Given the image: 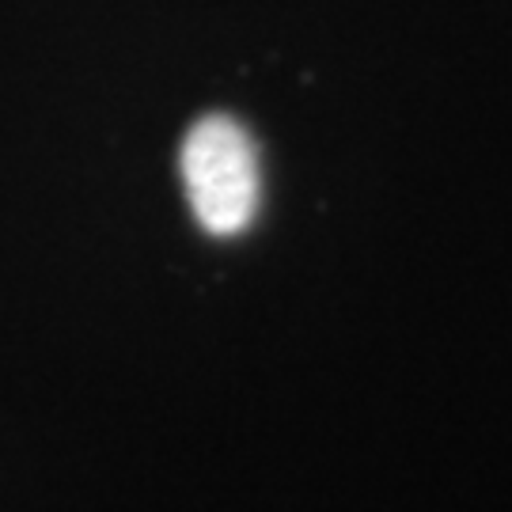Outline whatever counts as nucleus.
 Listing matches in <instances>:
<instances>
[{"instance_id": "nucleus-1", "label": "nucleus", "mask_w": 512, "mask_h": 512, "mask_svg": "<svg viewBox=\"0 0 512 512\" xmlns=\"http://www.w3.org/2000/svg\"><path fill=\"white\" fill-rule=\"evenodd\" d=\"M183 183L190 209L205 232L239 236L262 202V167L251 133L228 114H209L186 133Z\"/></svg>"}]
</instances>
